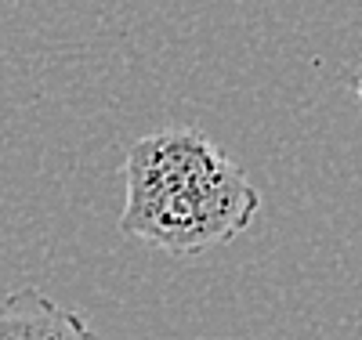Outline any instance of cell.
<instances>
[{
	"label": "cell",
	"instance_id": "1",
	"mask_svg": "<svg viewBox=\"0 0 362 340\" xmlns=\"http://www.w3.org/2000/svg\"><path fill=\"white\" fill-rule=\"evenodd\" d=\"M261 213L247 170L196 127H163L124 160L119 232L170 257H199L243 235Z\"/></svg>",
	"mask_w": 362,
	"mask_h": 340
},
{
	"label": "cell",
	"instance_id": "2",
	"mask_svg": "<svg viewBox=\"0 0 362 340\" xmlns=\"http://www.w3.org/2000/svg\"><path fill=\"white\" fill-rule=\"evenodd\" d=\"M0 340H102L73 307L37 286H18L0 300Z\"/></svg>",
	"mask_w": 362,
	"mask_h": 340
},
{
	"label": "cell",
	"instance_id": "3",
	"mask_svg": "<svg viewBox=\"0 0 362 340\" xmlns=\"http://www.w3.org/2000/svg\"><path fill=\"white\" fill-rule=\"evenodd\" d=\"M351 90H355V98H358V102H362V73H358V76H355V80H351Z\"/></svg>",
	"mask_w": 362,
	"mask_h": 340
}]
</instances>
